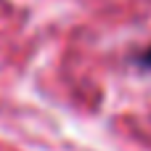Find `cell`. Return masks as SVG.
I'll use <instances>...</instances> for the list:
<instances>
[{
    "mask_svg": "<svg viewBox=\"0 0 151 151\" xmlns=\"http://www.w3.org/2000/svg\"><path fill=\"white\" fill-rule=\"evenodd\" d=\"M141 64H143V66H149V69H151V48L146 50V53H143V56H141Z\"/></svg>",
    "mask_w": 151,
    "mask_h": 151,
    "instance_id": "1",
    "label": "cell"
}]
</instances>
